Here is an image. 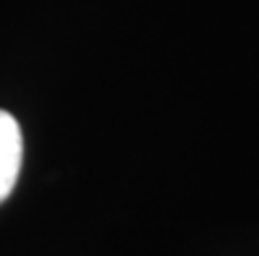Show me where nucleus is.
Listing matches in <instances>:
<instances>
[{
  "instance_id": "obj_1",
  "label": "nucleus",
  "mask_w": 259,
  "mask_h": 256,
  "mask_svg": "<svg viewBox=\"0 0 259 256\" xmlns=\"http://www.w3.org/2000/svg\"><path fill=\"white\" fill-rule=\"evenodd\" d=\"M21 155H24V139L16 118L0 110V204L11 196V191L19 180Z\"/></svg>"
}]
</instances>
